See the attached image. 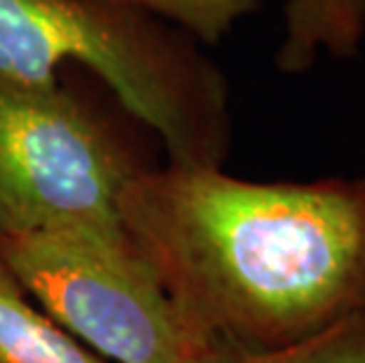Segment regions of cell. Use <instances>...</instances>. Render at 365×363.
<instances>
[{"mask_svg": "<svg viewBox=\"0 0 365 363\" xmlns=\"http://www.w3.org/2000/svg\"><path fill=\"white\" fill-rule=\"evenodd\" d=\"M120 222L175 302L224 344H297L365 309V177L149 168L123 191Z\"/></svg>", "mask_w": 365, "mask_h": 363, "instance_id": "1", "label": "cell"}, {"mask_svg": "<svg viewBox=\"0 0 365 363\" xmlns=\"http://www.w3.org/2000/svg\"><path fill=\"white\" fill-rule=\"evenodd\" d=\"M200 45L118 0H0L3 78L52 85L66 61H78L158 135L170 165L222 170L231 149L229 83Z\"/></svg>", "mask_w": 365, "mask_h": 363, "instance_id": "2", "label": "cell"}, {"mask_svg": "<svg viewBox=\"0 0 365 363\" xmlns=\"http://www.w3.org/2000/svg\"><path fill=\"white\" fill-rule=\"evenodd\" d=\"M0 260L66 333L113 363H203L217 347L125 229L3 236Z\"/></svg>", "mask_w": 365, "mask_h": 363, "instance_id": "3", "label": "cell"}, {"mask_svg": "<svg viewBox=\"0 0 365 363\" xmlns=\"http://www.w3.org/2000/svg\"><path fill=\"white\" fill-rule=\"evenodd\" d=\"M144 165L64 88L0 76V238L50 229H125L120 196Z\"/></svg>", "mask_w": 365, "mask_h": 363, "instance_id": "4", "label": "cell"}, {"mask_svg": "<svg viewBox=\"0 0 365 363\" xmlns=\"http://www.w3.org/2000/svg\"><path fill=\"white\" fill-rule=\"evenodd\" d=\"M283 41L276 66L283 73H304L318 52L332 57H354L363 45L359 0H285Z\"/></svg>", "mask_w": 365, "mask_h": 363, "instance_id": "5", "label": "cell"}, {"mask_svg": "<svg viewBox=\"0 0 365 363\" xmlns=\"http://www.w3.org/2000/svg\"><path fill=\"white\" fill-rule=\"evenodd\" d=\"M0 363H106L36 309L0 260Z\"/></svg>", "mask_w": 365, "mask_h": 363, "instance_id": "6", "label": "cell"}, {"mask_svg": "<svg viewBox=\"0 0 365 363\" xmlns=\"http://www.w3.org/2000/svg\"><path fill=\"white\" fill-rule=\"evenodd\" d=\"M203 363H365V309L297 344L276 349L220 344Z\"/></svg>", "mask_w": 365, "mask_h": 363, "instance_id": "7", "label": "cell"}, {"mask_svg": "<svg viewBox=\"0 0 365 363\" xmlns=\"http://www.w3.org/2000/svg\"><path fill=\"white\" fill-rule=\"evenodd\" d=\"M184 29L198 43L217 45L240 19L262 7V0H118Z\"/></svg>", "mask_w": 365, "mask_h": 363, "instance_id": "8", "label": "cell"}, {"mask_svg": "<svg viewBox=\"0 0 365 363\" xmlns=\"http://www.w3.org/2000/svg\"><path fill=\"white\" fill-rule=\"evenodd\" d=\"M359 10H361V21H363V43H365V0H359Z\"/></svg>", "mask_w": 365, "mask_h": 363, "instance_id": "9", "label": "cell"}]
</instances>
